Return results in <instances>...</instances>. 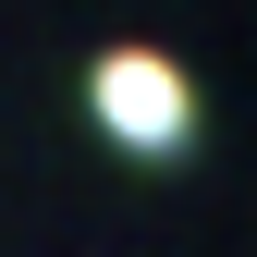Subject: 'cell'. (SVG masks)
<instances>
[{"instance_id": "6da1fadb", "label": "cell", "mask_w": 257, "mask_h": 257, "mask_svg": "<svg viewBox=\"0 0 257 257\" xmlns=\"http://www.w3.org/2000/svg\"><path fill=\"white\" fill-rule=\"evenodd\" d=\"M98 122H110L122 147H184V122H196L184 61H159V49H110V61H98Z\"/></svg>"}]
</instances>
